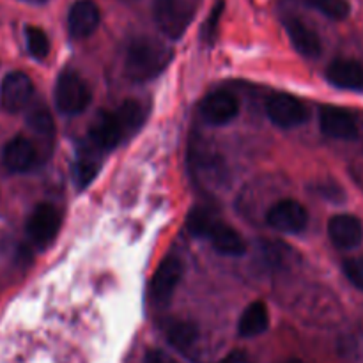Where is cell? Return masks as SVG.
Masks as SVG:
<instances>
[{"instance_id":"cell-1","label":"cell","mask_w":363,"mask_h":363,"mask_svg":"<svg viewBox=\"0 0 363 363\" xmlns=\"http://www.w3.org/2000/svg\"><path fill=\"white\" fill-rule=\"evenodd\" d=\"M172 50L152 38H137L130 43L124 57V73L131 82L144 84L167 69Z\"/></svg>"},{"instance_id":"cell-2","label":"cell","mask_w":363,"mask_h":363,"mask_svg":"<svg viewBox=\"0 0 363 363\" xmlns=\"http://www.w3.org/2000/svg\"><path fill=\"white\" fill-rule=\"evenodd\" d=\"M152 16L167 38L179 39L190 27L194 9L186 0H152Z\"/></svg>"},{"instance_id":"cell-3","label":"cell","mask_w":363,"mask_h":363,"mask_svg":"<svg viewBox=\"0 0 363 363\" xmlns=\"http://www.w3.org/2000/svg\"><path fill=\"white\" fill-rule=\"evenodd\" d=\"M91 91L87 84L74 71L66 69L55 84V105L66 116H78L85 112L91 103Z\"/></svg>"},{"instance_id":"cell-4","label":"cell","mask_w":363,"mask_h":363,"mask_svg":"<svg viewBox=\"0 0 363 363\" xmlns=\"http://www.w3.org/2000/svg\"><path fill=\"white\" fill-rule=\"evenodd\" d=\"M60 213L53 204H39L32 211L27 222V234L32 243L39 248H45L53 243L60 229Z\"/></svg>"},{"instance_id":"cell-5","label":"cell","mask_w":363,"mask_h":363,"mask_svg":"<svg viewBox=\"0 0 363 363\" xmlns=\"http://www.w3.org/2000/svg\"><path fill=\"white\" fill-rule=\"evenodd\" d=\"M266 116L275 126L291 130L307 121V106L291 94H273L266 103Z\"/></svg>"},{"instance_id":"cell-6","label":"cell","mask_w":363,"mask_h":363,"mask_svg":"<svg viewBox=\"0 0 363 363\" xmlns=\"http://www.w3.org/2000/svg\"><path fill=\"white\" fill-rule=\"evenodd\" d=\"M266 222L272 229L286 234H298L307 229L308 213L303 206L293 199H284L269 208Z\"/></svg>"},{"instance_id":"cell-7","label":"cell","mask_w":363,"mask_h":363,"mask_svg":"<svg viewBox=\"0 0 363 363\" xmlns=\"http://www.w3.org/2000/svg\"><path fill=\"white\" fill-rule=\"evenodd\" d=\"M240 113V103L233 92L216 89L209 92L201 103V116L211 126H223L234 121Z\"/></svg>"},{"instance_id":"cell-8","label":"cell","mask_w":363,"mask_h":363,"mask_svg":"<svg viewBox=\"0 0 363 363\" xmlns=\"http://www.w3.org/2000/svg\"><path fill=\"white\" fill-rule=\"evenodd\" d=\"M34 84L21 71H11L0 85V105L6 112L18 113L30 103Z\"/></svg>"},{"instance_id":"cell-9","label":"cell","mask_w":363,"mask_h":363,"mask_svg":"<svg viewBox=\"0 0 363 363\" xmlns=\"http://www.w3.org/2000/svg\"><path fill=\"white\" fill-rule=\"evenodd\" d=\"M183 277V264L176 255H169L162 261L151 279V298L155 303H169L174 291L177 289Z\"/></svg>"},{"instance_id":"cell-10","label":"cell","mask_w":363,"mask_h":363,"mask_svg":"<svg viewBox=\"0 0 363 363\" xmlns=\"http://www.w3.org/2000/svg\"><path fill=\"white\" fill-rule=\"evenodd\" d=\"M101 21V13L94 0H77L67 14V30L71 38L85 39L94 34Z\"/></svg>"},{"instance_id":"cell-11","label":"cell","mask_w":363,"mask_h":363,"mask_svg":"<svg viewBox=\"0 0 363 363\" xmlns=\"http://www.w3.org/2000/svg\"><path fill=\"white\" fill-rule=\"evenodd\" d=\"M321 131L335 140H353L358 137V124L353 113L339 106H325L319 116Z\"/></svg>"},{"instance_id":"cell-12","label":"cell","mask_w":363,"mask_h":363,"mask_svg":"<svg viewBox=\"0 0 363 363\" xmlns=\"http://www.w3.org/2000/svg\"><path fill=\"white\" fill-rule=\"evenodd\" d=\"M124 138L126 137L116 112H101L89 130V140L98 151H112Z\"/></svg>"},{"instance_id":"cell-13","label":"cell","mask_w":363,"mask_h":363,"mask_svg":"<svg viewBox=\"0 0 363 363\" xmlns=\"http://www.w3.org/2000/svg\"><path fill=\"white\" fill-rule=\"evenodd\" d=\"M328 236L340 250L357 248L363 240L362 222L353 215H335L328 222Z\"/></svg>"},{"instance_id":"cell-14","label":"cell","mask_w":363,"mask_h":363,"mask_svg":"<svg viewBox=\"0 0 363 363\" xmlns=\"http://www.w3.org/2000/svg\"><path fill=\"white\" fill-rule=\"evenodd\" d=\"M2 162L9 172L23 174L28 172L38 162V151L34 144L25 137H14L4 147Z\"/></svg>"},{"instance_id":"cell-15","label":"cell","mask_w":363,"mask_h":363,"mask_svg":"<svg viewBox=\"0 0 363 363\" xmlns=\"http://www.w3.org/2000/svg\"><path fill=\"white\" fill-rule=\"evenodd\" d=\"M284 27H286L287 35H289L291 43H293L298 53H301L303 57H308V59H315V57L321 55V39L300 18H284Z\"/></svg>"},{"instance_id":"cell-16","label":"cell","mask_w":363,"mask_h":363,"mask_svg":"<svg viewBox=\"0 0 363 363\" xmlns=\"http://www.w3.org/2000/svg\"><path fill=\"white\" fill-rule=\"evenodd\" d=\"M326 78L330 84L339 89L360 91L363 89V66L351 59L333 60L326 69Z\"/></svg>"},{"instance_id":"cell-17","label":"cell","mask_w":363,"mask_h":363,"mask_svg":"<svg viewBox=\"0 0 363 363\" xmlns=\"http://www.w3.org/2000/svg\"><path fill=\"white\" fill-rule=\"evenodd\" d=\"M269 326V312L262 301H254L248 305L241 314L240 323H238V333L243 339H252L259 337L268 330Z\"/></svg>"},{"instance_id":"cell-18","label":"cell","mask_w":363,"mask_h":363,"mask_svg":"<svg viewBox=\"0 0 363 363\" xmlns=\"http://www.w3.org/2000/svg\"><path fill=\"white\" fill-rule=\"evenodd\" d=\"M208 240L211 241L213 248H215L218 254L229 255V257L243 255L245 250H247L241 234L223 222L216 223L215 229H213L211 234L208 236Z\"/></svg>"},{"instance_id":"cell-19","label":"cell","mask_w":363,"mask_h":363,"mask_svg":"<svg viewBox=\"0 0 363 363\" xmlns=\"http://www.w3.org/2000/svg\"><path fill=\"white\" fill-rule=\"evenodd\" d=\"M218 222V216H216V213L211 208H208V206H197L188 215L186 229L191 236L206 238L208 240V236L211 234V230L215 229V225Z\"/></svg>"},{"instance_id":"cell-20","label":"cell","mask_w":363,"mask_h":363,"mask_svg":"<svg viewBox=\"0 0 363 363\" xmlns=\"http://www.w3.org/2000/svg\"><path fill=\"white\" fill-rule=\"evenodd\" d=\"M165 335L176 350L184 351L190 346H194L199 337V332L194 323L183 321V319H174V321H169V325H167Z\"/></svg>"},{"instance_id":"cell-21","label":"cell","mask_w":363,"mask_h":363,"mask_svg":"<svg viewBox=\"0 0 363 363\" xmlns=\"http://www.w3.org/2000/svg\"><path fill=\"white\" fill-rule=\"evenodd\" d=\"M98 149H85L84 152H80L77 158V163L73 167V177L74 183L78 188H85L92 179L96 177V174L99 172V162L96 160V152Z\"/></svg>"},{"instance_id":"cell-22","label":"cell","mask_w":363,"mask_h":363,"mask_svg":"<svg viewBox=\"0 0 363 363\" xmlns=\"http://www.w3.org/2000/svg\"><path fill=\"white\" fill-rule=\"evenodd\" d=\"M116 116L121 128H123L124 137H128V135L135 133L140 128L142 121H144V110H142L140 103L128 99L116 110Z\"/></svg>"},{"instance_id":"cell-23","label":"cell","mask_w":363,"mask_h":363,"mask_svg":"<svg viewBox=\"0 0 363 363\" xmlns=\"http://www.w3.org/2000/svg\"><path fill=\"white\" fill-rule=\"evenodd\" d=\"M25 39H27V48L34 59H46L50 53V39L43 28L28 25L25 28Z\"/></svg>"},{"instance_id":"cell-24","label":"cell","mask_w":363,"mask_h":363,"mask_svg":"<svg viewBox=\"0 0 363 363\" xmlns=\"http://www.w3.org/2000/svg\"><path fill=\"white\" fill-rule=\"evenodd\" d=\"M27 123H28V126H30L35 133L41 135V137L50 138V137H53V133H55V126H53L52 113H50V110L46 108L45 105L34 106V108L30 110V113H28Z\"/></svg>"},{"instance_id":"cell-25","label":"cell","mask_w":363,"mask_h":363,"mask_svg":"<svg viewBox=\"0 0 363 363\" xmlns=\"http://www.w3.org/2000/svg\"><path fill=\"white\" fill-rule=\"evenodd\" d=\"M311 7L328 16L330 20H346L351 13V6L347 0H305Z\"/></svg>"},{"instance_id":"cell-26","label":"cell","mask_w":363,"mask_h":363,"mask_svg":"<svg viewBox=\"0 0 363 363\" xmlns=\"http://www.w3.org/2000/svg\"><path fill=\"white\" fill-rule=\"evenodd\" d=\"M342 268L347 280H350L357 289L363 291V259H347V261H344Z\"/></svg>"},{"instance_id":"cell-27","label":"cell","mask_w":363,"mask_h":363,"mask_svg":"<svg viewBox=\"0 0 363 363\" xmlns=\"http://www.w3.org/2000/svg\"><path fill=\"white\" fill-rule=\"evenodd\" d=\"M223 13V0H216L215 7H213L211 14H209L208 21H206V27H204V35L208 39H213V35L216 34V28H218L220 23V16Z\"/></svg>"},{"instance_id":"cell-28","label":"cell","mask_w":363,"mask_h":363,"mask_svg":"<svg viewBox=\"0 0 363 363\" xmlns=\"http://www.w3.org/2000/svg\"><path fill=\"white\" fill-rule=\"evenodd\" d=\"M144 363H177L170 354H167L165 351L162 350H151L145 354Z\"/></svg>"},{"instance_id":"cell-29","label":"cell","mask_w":363,"mask_h":363,"mask_svg":"<svg viewBox=\"0 0 363 363\" xmlns=\"http://www.w3.org/2000/svg\"><path fill=\"white\" fill-rule=\"evenodd\" d=\"M220 363H252V360L247 353H243V351H233V353L227 354Z\"/></svg>"},{"instance_id":"cell-30","label":"cell","mask_w":363,"mask_h":363,"mask_svg":"<svg viewBox=\"0 0 363 363\" xmlns=\"http://www.w3.org/2000/svg\"><path fill=\"white\" fill-rule=\"evenodd\" d=\"M286 363H305V362H301V360H298V358H291V360H287Z\"/></svg>"},{"instance_id":"cell-31","label":"cell","mask_w":363,"mask_h":363,"mask_svg":"<svg viewBox=\"0 0 363 363\" xmlns=\"http://www.w3.org/2000/svg\"><path fill=\"white\" fill-rule=\"evenodd\" d=\"M30 2H35V4H43V2H46V0H30Z\"/></svg>"}]
</instances>
